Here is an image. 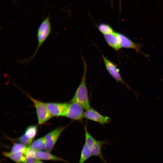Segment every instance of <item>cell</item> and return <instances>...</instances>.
Returning <instances> with one entry per match:
<instances>
[{
  "label": "cell",
  "instance_id": "1",
  "mask_svg": "<svg viewBox=\"0 0 163 163\" xmlns=\"http://www.w3.org/2000/svg\"><path fill=\"white\" fill-rule=\"evenodd\" d=\"M52 31V26L49 15L44 18L38 27L37 31V45L36 50L29 57L20 60L18 62L24 65L30 63L35 57L38 51L49 36Z\"/></svg>",
  "mask_w": 163,
  "mask_h": 163
},
{
  "label": "cell",
  "instance_id": "2",
  "mask_svg": "<svg viewBox=\"0 0 163 163\" xmlns=\"http://www.w3.org/2000/svg\"><path fill=\"white\" fill-rule=\"evenodd\" d=\"M84 72L81 81L70 102H75L81 104L85 110L90 108L88 90L86 84L87 66L82 57Z\"/></svg>",
  "mask_w": 163,
  "mask_h": 163
},
{
  "label": "cell",
  "instance_id": "3",
  "mask_svg": "<svg viewBox=\"0 0 163 163\" xmlns=\"http://www.w3.org/2000/svg\"><path fill=\"white\" fill-rule=\"evenodd\" d=\"M34 104L35 108L38 123L41 125L50 119L51 116L49 113L46 106V103L37 100L26 94Z\"/></svg>",
  "mask_w": 163,
  "mask_h": 163
},
{
  "label": "cell",
  "instance_id": "4",
  "mask_svg": "<svg viewBox=\"0 0 163 163\" xmlns=\"http://www.w3.org/2000/svg\"><path fill=\"white\" fill-rule=\"evenodd\" d=\"M102 57L106 69L109 74L115 80L118 82L125 85L128 89L134 93L137 97L138 94L137 93L133 91L130 87L124 81L120 72V70L115 64L108 59L104 55H102Z\"/></svg>",
  "mask_w": 163,
  "mask_h": 163
},
{
  "label": "cell",
  "instance_id": "5",
  "mask_svg": "<svg viewBox=\"0 0 163 163\" xmlns=\"http://www.w3.org/2000/svg\"><path fill=\"white\" fill-rule=\"evenodd\" d=\"M82 106L75 102L68 104L65 116L75 120H82L84 117L85 112Z\"/></svg>",
  "mask_w": 163,
  "mask_h": 163
},
{
  "label": "cell",
  "instance_id": "6",
  "mask_svg": "<svg viewBox=\"0 0 163 163\" xmlns=\"http://www.w3.org/2000/svg\"><path fill=\"white\" fill-rule=\"evenodd\" d=\"M66 127H58L46 134L44 136L46 146L45 150L50 152Z\"/></svg>",
  "mask_w": 163,
  "mask_h": 163
},
{
  "label": "cell",
  "instance_id": "7",
  "mask_svg": "<svg viewBox=\"0 0 163 163\" xmlns=\"http://www.w3.org/2000/svg\"><path fill=\"white\" fill-rule=\"evenodd\" d=\"M45 103L47 109L52 117L65 116L68 103L54 102Z\"/></svg>",
  "mask_w": 163,
  "mask_h": 163
},
{
  "label": "cell",
  "instance_id": "8",
  "mask_svg": "<svg viewBox=\"0 0 163 163\" xmlns=\"http://www.w3.org/2000/svg\"><path fill=\"white\" fill-rule=\"evenodd\" d=\"M84 117L104 125L108 123L110 121V118L108 116H104L94 109L91 107L86 110L84 113Z\"/></svg>",
  "mask_w": 163,
  "mask_h": 163
},
{
  "label": "cell",
  "instance_id": "9",
  "mask_svg": "<svg viewBox=\"0 0 163 163\" xmlns=\"http://www.w3.org/2000/svg\"><path fill=\"white\" fill-rule=\"evenodd\" d=\"M117 34L121 48L133 49L137 52H141L140 48L142 46V44L133 42L123 34L118 32H117Z\"/></svg>",
  "mask_w": 163,
  "mask_h": 163
},
{
  "label": "cell",
  "instance_id": "10",
  "mask_svg": "<svg viewBox=\"0 0 163 163\" xmlns=\"http://www.w3.org/2000/svg\"><path fill=\"white\" fill-rule=\"evenodd\" d=\"M105 143L104 141H98L96 139L88 146L91 150L92 156H96L105 163H108L105 159L102 152L101 147Z\"/></svg>",
  "mask_w": 163,
  "mask_h": 163
},
{
  "label": "cell",
  "instance_id": "11",
  "mask_svg": "<svg viewBox=\"0 0 163 163\" xmlns=\"http://www.w3.org/2000/svg\"><path fill=\"white\" fill-rule=\"evenodd\" d=\"M104 36L107 44L113 50L118 51L121 48L117 32H114Z\"/></svg>",
  "mask_w": 163,
  "mask_h": 163
},
{
  "label": "cell",
  "instance_id": "12",
  "mask_svg": "<svg viewBox=\"0 0 163 163\" xmlns=\"http://www.w3.org/2000/svg\"><path fill=\"white\" fill-rule=\"evenodd\" d=\"M35 158L37 160H51L61 161L68 163L65 159L56 156L50 153L49 152L41 151L35 152Z\"/></svg>",
  "mask_w": 163,
  "mask_h": 163
},
{
  "label": "cell",
  "instance_id": "13",
  "mask_svg": "<svg viewBox=\"0 0 163 163\" xmlns=\"http://www.w3.org/2000/svg\"><path fill=\"white\" fill-rule=\"evenodd\" d=\"M3 155L5 157L8 158L17 163H24L26 157L17 153L11 152H4Z\"/></svg>",
  "mask_w": 163,
  "mask_h": 163
},
{
  "label": "cell",
  "instance_id": "14",
  "mask_svg": "<svg viewBox=\"0 0 163 163\" xmlns=\"http://www.w3.org/2000/svg\"><path fill=\"white\" fill-rule=\"evenodd\" d=\"M92 156L90 148L84 143L81 150L79 163H84Z\"/></svg>",
  "mask_w": 163,
  "mask_h": 163
},
{
  "label": "cell",
  "instance_id": "15",
  "mask_svg": "<svg viewBox=\"0 0 163 163\" xmlns=\"http://www.w3.org/2000/svg\"><path fill=\"white\" fill-rule=\"evenodd\" d=\"M46 146V141L44 137L34 141L30 146L36 151H37L45 149Z\"/></svg>",
  "mask_w": 163,
  "mask_h": 163
},
{
  "label": "cell",
  "instance_id": "16",
  "mask_svg": "<svg viewBox=\"0 0 163 163\" xmlns=\"http://www.w3.org/2000/svg\"><path fill=\"white\" fill-rule=\"evenodd\" d=\"M37 126L32 125L26 128L24 134L28 138L33 140L37 135Z\"/></svg>",
  "mask_w": 163,
  "mask_h": 163
},
{
  "label": "cell",
  "instance_id": "17",
  "mask_svg": "<svg viewBox=\"0 0 163 163\" xmlns=\"http://www.w3.org/2000/svg\"><path fill=\"white\" fill-rule=\"evenodd\" d=\"M27 147L26 145L21 143H15L12 146L11 152L18 153L21 155H24Z\"/></svg>",
  "mask_w": 163,
  "mask_h": 163
},
{
  "label": "cell",
  "instance_id": "18",
  "mask_svg": "<svg viewBox=\"0 0 163 163\" xmlns=\"http://www.w3.org/2000/svg\"><path fill=\"white\" fill-rule=\"evenodd\" d=\"M99 31L104 35L111 34L114 31L112 27L105 23H101L98 26Z\"/></svg>",
  "mask_w": 163,
  "mask_h": 163
},
{
  "label": "cell",
  "instance_id": "19",
  "mask_svg": "<svg viewBox=\"0 0 163 163\" xmlns=\"http://www.w3.org/2000/svg\"><path fill=\"white\" fill-rule=\"evenodd\" d=\"M18 140L21 143L26 146L30 145L33 140L28 138L24 134L21 136Z\"/></svg>",
  "mask_w": 163,
  "mask_h": 163
},
{
  "label": "cell",
  "instance_id": "20",
  "mask_svg": "<svg viewBox=\"0 0 163 163\" xmlns=\"http://www.w3.org/2000/svg\"><path fill=\"white\" fill-rule=\"evenodd\" d=\"M36 151L30 146L27 147L24 153V155L26 157H35Z\"/></svg>",
  "mask_w": 163,
  "mask_h": 163
},
{
  "label": "cell",
  "instance_id": "21",
  "mask_svg": "<svg viewBox=\"0 0 163 163\" xmlns=\"http://www.w3.org/2000/svg\"><path fill=\"white\" fill-rule=\"evenodd\" d=\"M38 160L35 157H26L24 163H36Z\"/></svg>",
  "mask_w": 163,
  "mask_h": 163
},
{
  "label": "cell",
  "instance_id": "22",
  "mask_svg": "<svg viewBox=\"0 0 163 163\" xmlns=\"http://www.w3.org/2000/svg\"><path fill=\"white\" fill-rule=\"evenodd\" d=\"M36 163H43L42 161H40L38 160Z\"/></svg>",
  "mask_w": 163,
  "mask_h": 163
}]
</instances>
